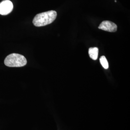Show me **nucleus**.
I'll return each mask as SVG.
<instances>
[{
	"instance_id": "f257e3e1",
	"label": "nucleus",
	"mask_w": 130,
	"mask_h": 130,
	"mask_svg": "<svg viewBox=\"0 0 130 130\" xmlns=\"http://www.w3.org/2000/svg\"><path fill=\"white\" fill-rule=\"evenodd\" d=\"M57 13L55 11L51 10L38 14L33 20V24L36 27L45 26L51 24L56 19Z\"/></svg>"
},
{
	"instance_id": "f03ea898",
	"label": "nucleus",
	"mask_w": 130,
	"mask_h": 130,
	"mask_svg": "<svg viewBox=\"0 0 130 130\" xmlns=\"http://www.w3.org/2000/svg\"><path fill=\"white\" fill-rule=\"evenodd\" d=\"M27 63L24 56L15 53L7 56L5 60V65L9 67H21L25 66Z\"/></svg>"
},
{
	"instance_id": "7ed1b4c3",
	"label": "nucleus",
	"mask_w": 130,
	"mask_h": 130,
	"mask_svg": "<svg viewBox=\"0 0 130 130\" xmlns=\"http://www.w3.org/2000/svg\"><path fill=\"white\" fill-rule=\"evenodd\" d=\"M13 9V3L9 0H5L0 3V14L7 15L10 13Z\"/></svg>"
},
{
	"instance_id": "20e7f679",
	"label": "nucleus",
	"mask_w": 130,
	"mask_h": 130,
	"mask_svg": "<svg viewBox=\"0 0 130 130\" xmlns=\"http://www.w3.org/2000/svg\"><path fill=\"white\" fill-rule=\"evenodd\" d=\"M98 28L105 31L114 32L117 30L116 24L110 21H103L98 27Z\"/></svg>"
},
{
	"instance_id": "39448f33",
	"label": "nucleus",
	"mask_w": 130,
	"mask_h": 130,
	"mask_svg": "<svg viewBox=\"0 0 130 130\" xmlns=\"http://www.w3.org/2000/svg\"><path fill=\"white\" fill-rule=\"evenodd\" d=\"M89 55L91 58L95 60L98 59V48L97 47H91L89 49Z\"/></svg>"
},
{
	"instance_id": "423d86ee",
	"label": "nucleus",
	"mask_w": 130,
	"mask_h": 130,
	"mask_svg": "<svg viewBox=\"0 0 130 130\" xmlns=\"http://www.w3.org/2000/svg\"><path fill=\"white\" fill-rule=\"evenodd\" d=\"M100 62L105 69H107L108 68V63L106 57L105 56H102L100 58Z\"/></svg>"
}]
</instances>
